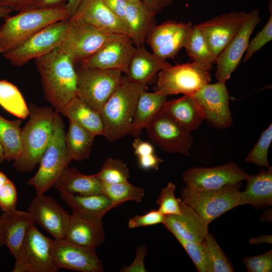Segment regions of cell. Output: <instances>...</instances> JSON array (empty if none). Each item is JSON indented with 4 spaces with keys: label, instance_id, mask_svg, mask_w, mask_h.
Returning <instances> with one entry per match:
<instances>
[{
    "label": "cell",
    "instance_id": "35",
    "mask_svg": "<svg viewBox=\"0 0 272 272\" xmlns=\"http://www.w3.org/2000/svg\"><path fill=\"white\" fill-rule=\"evenodd\" d=\"M184 48L192 62L208 71L216 61L217 57L209 48L203 35L196 25L192 26Z\"/></svg>",
    "mask_w": 272,
    "mask_h": 272
},
{
    "label": "cell",
    "instance_id": "16",
    "mask_svg": "<svg viewBox=\"0 0 272 272\" xmlns=\"http://www.w3.org/2000/svg\"><path fill=\"white\" fill-rule=\"evenodd\" d=\"M192 27L191 22L173 21L155 25L149 32L146 42L158 58L164 60L173 58L186 45Z\"/></svg>",
    "mask_w": 272,
    "mask_h": 272
},
{
    "label": "cell",
    "instance_id": "51",
    "mask_svg": "<svg viewBox=\"0 0 272 272\" xmlns=\"http://www.w3.org/2000/svg\"><path fill=\"white\" fill-rule=\"evenodd\" d=\"M132 146L134 154L138 157L154 153L153 146L149 142L142 140L139 137L135 138Z\"/></svg>",
    "mask_w": 272,
    "mask_h": 272
},
{
    "label": "cell",
    "instance_id": "14",
    "mask_svg": "<svg viewBox=\"0 0 272 272\" xmlns=\"http://www.w3.org/2000/svg\"><path fill=\"white\" fill-rule=\"evenodd\" d=\"M51 257L57 270L65 268L81 272L104 271L96 248L78 245L65 238L53 239Z\"/></svg>",
    "mask_w": 272,
    "mask_h": 272
},
{
    "label": "cell",
    "instance_id": "48",
    "mask_svg": "<svg viewBox=\"0 0 272 272\" xmlns=\"http://www.w3.org/2000/svg\"><path fill=\"white\" fill-rule=\"evenodd\" d=\"M66 2V0H31L21 11L29 9H64Z\"/></svg>",
    "mask_w": 272,
    "mask_h": 272
},
{
    "label": "cell",
    "instance_id": "3",
    "mask_svg": "<svg viewBox=\"0 0 272 272\" xmlns=\"http://www.w3.org/2000/svg\"><path fill=\"white\" fill-rule=\"evenodd\" d=\"M147 90L146 85L135 83L123 77L121 83L102 107L104 137L114 142L129 134L139 96Z\"/></svg>",
    "mask_w": 272,
    "mask_h": 272
},
{
    "label": "cell",
    "instance_id": "47",
    "mask_svg": "<svg viewBox=\"0 0 272 272\" xmlns=\"http://www.w3.org/2000/svg\"><path fill=\"white\" fill-rule=\"evenodd\" d=\"M147 251L145 246H138L133 261L129 265L123 266L119 271L122 272H146L147 270L145 265V258Z\"/></svg>",
    "mask_w": 272,
    "mask_h": 272
},
{
    "label": "cell",
    "instance_id": "43",
    "mask_svg": "<svg viewBox=\"0 0 272 272\" xmlns=\"http://www.w3.org/2000/svg\"><path fill=\"white\" fill-rule=\"evenodd\" d=\"M272 39V13L263 28L249 42L243 61H247L256 51Z\"/></svg>",
    "mask_w": 272,
    "mask_h": 272
},
{
    "label": "cell",
    "instance_id": "8",
    "mask_svg": "<svg viewBox=\"0 0 272 272\" xmlns=\"http://www.w3.org/2000/svg\"><path fill=\"white\" fill-rule=\"evenodd\" d=\"M70 24V19L50 24L2 55L13 65L21 67L30 60L44 56L58 47Z\"/></svg>",
    "mask_w": 272,
    "mask_h": 272
},
{
    "label": "cell",
    "instance_id": "30",
    "mask_svg": "<svg viewBox=\"0 0 272 272\" xmlns=\"http://www.w3.org/2000/svg\"><path fill=\"white\" fill-rule=\"evenodd\" d=\"M166 96L157 92L143 91L140 94L136 105L130 133L138 138L153 117L167 101Z\"/></svg>",
    "mask_w": 272,
    "mask_h": 272
},
{
    "label": "cell",
    "instance_id": "24",
    "mask_svg": "<svg viewBox=\"0 0 272 272\" xmlns=\"http://www.w3.org/2000/svg\"><path fill=\"white\" fill-rule=\"evenodd\" d=\"M34 223L28 212L16 209L3 212L0 216V245L7 247L15 257Z\"/></svg>",
    "mask_w": 272,
    "mask_h": 272
},
{
    "label": "cell",
    "instance_id": "28",
    "mask_svg": "<svg viewBox=\"0 0 272 272\" xmlns=\"http://www.w3.org/2000/svg\"><path fill=\"white\" fill-rule=\"evenodd\" d=\"M59 192L79 195L102 192V182L96 173L85 175L77 168L66 167L53 185Z\"/></svg>",
    "mask_w": 272,
    "mask_h": 272
},
{
    "label": "cell",
    "instance_id": "50",
    "mask_svg": "<svg viewBox=\"0 0 272 272\" xmlns=\"http://www.w3.org/2000/svg\"><path fill=\"white\" fill-rule=\"evenodd\" d=\"M163 162V160L154 153L138 157L139 164L144 170H158L159 165Z\"/></svg>",
    "mask_w": 272,
    "mask_h": 272
},
{
    "label": "cell",
    "instance_id": "1",
    "mask_svg": "<svg viewBox=\"0 0 272 272\" xmlns=\"http://www.w3.org/2000/svg\"><path fill=\"white\" fill-rule=\"evenodd\" d=\"M35 64L40 76L45 99L55 110L60 112L77 96V77L75 63L57 47L35 59Z\"/></svg>",
    "mask_w": 272,
    "mask_h": 272
},
{
    "label": "cell",
    "instance_id": "42",
    "mask_svg": "<svg viewBox=\"0 0 272 272\" xmlns=\"http://www.w3.org/2000/svg\"><path fill=\"white\" fill-rule=\"evenodd\" d=\"M176 186L172 182H169L166 186L161 190L156 201L159 205L158 210L164 215H180V198H176L174 192Z\"/></svg>",
    "mask_w": 272,
    "mask_h": 272
},
{
    "label": "cell",
    "instance_id": "46",
    "mask_svg": "<svg viewBox=\"0 0 272 272\" xmlns=\"http://www.w3.org/2000/svg\"><path fill=\"white\" fill-rule=\"evenodd\" d=\"M17 201L16 186L10 179L0 188V208L3 212L15 209Z\"/></svg>",
    "mask_w": 272,
    "mask_h": 272
},
{
    "label": "cell",
    "instance_id": "19",
    "mask_svg": "<svg viewBox=\"0 0 272 272\" xmlns=\"http://www.w3.org/2000/svg\"><path fill=\"white\" fill-rule=\"evenodd\" d=\"M248 13L233 11L196 25L217 58L239 31Z\"/></svg>",
    "mask_w": 272,
    "mask_h": 272
},
{
    "label": "cell",
    "instance_id": "11",
    "mask_svg": "<svg viewBox=\"0 0 272 272\" xmlns=\"http://www.w3.org/2000/svg\"><path fill=\"white\" fill-rule=\"evenodd\" d=\"M53 239L42 234L35 224L29 227L15 257L13 272H56L51 257Z\"/></svg>",
    "mask_w": 272,
    "mask_h": 272
},
{
    "label": "cell",
    "instance_id": "5",
    "mask_svg": "<svg viewBox=\"0 0 272 272\" xmlns=\"http://www.w3.org/2000/svg\"><path fill=\"white\" fill-rule=\"evenodd\" d=\"M64 124L60 112L55 110L53 129L50 141L39 162L36 174L27 182L36 194L48 191L71 162L65 145Z\"/></svg>",
    "mask_w": 272,
    "mask_h": 272
},
{
    "label": "cell",
    "instance_id": "53",
    "mask_svg": "<svg viewBox=\"0 0 272 272\" xmlns=\"http://www.w3.org/2000/svg\"><path fill=\"white\" fill-rule=\"evenodd\" d=\"M31 0H0V5L19 12L24 8Z\"/></svg>",
    "mask_w": 272,
    "mask_h": 272
},
{
    "label": "cell",
    "instance_id": "27",
    "mask_svg": "<svg viewBox=\"0 0 272 272\" xmlns=\"http://www.w3.org/2000/svg\"><path fill=\"white\" fill-rule=\"evenodd\" d=\"M156 15L141 0L127 3L125 22L135 47L144 45L149 32L156 25Z\"/></svg>",
    "mask_w": 272,
    "mask_h": 272
},
{
    "label": "cell",
    "instance_id": "10",
    "mask_svg": "<svg viewBox=\"0 0 272 272\" xmlns=\"http://www.w3.org/2000/svg\"><path fill=\"white\" fill-rule=\"evenodd\" d=\"M211 80L209 71L195 62L171 65L159 72L155 91L166 96L192 95Z\"/></svg>",
    "mask_w": 272,
    "mask_h": 272
},
{
    "label": "cell",
    "instance_id": "21",
    "mask_svg": "<svg viewBox=\"0 0 272 272\" xmlns=\"http://www.w3.org/2000/svg\"><path fill=\"white\" fill-rule=\"evenodd\" d=\"M70 19L83 22L106 32L131 37L126 24L115 16L102 0H83Z\"/></svg>",
    "mask_w": 272,
    "mask_h": 272
},
{
    "label": "cell",
    "instance_id": "44",
    "mask_svg": "<svg viewBox=\"0 0 272 272\" xmlns=\"http://www.w3.org/2000/svg\"><path fill=\"white\" fill-rule=\"evenodd\" d=\"M249 272H271L272 271V250L243 260Z\"/></svg>",
    "mask_w": 272,
    "mask_h": 272
},
{
    "label": "cell",
    "instance_id": "34",
    "mask_svg": "<svg viewBox=\"0 0 272 272\" xmlns=\"http://www.w3.org/2000/svg\"><path fill=\"white\" fill-rule=\"evenodd\" d=\"M23 119L8 120L0 115V143L5 152L7 161L15 160L22 151V129Z\"/></svg>",
    "mask_w": 272,
    "mask_h": 272
},
{
    "label": "cell",
    "instance_id": "49",
    "mask_svg": "<svg viewBox=\"0 0 272 272\" xmlns=\"http://www.w3.org/2000/svg\"><path fill=\"white\" fill-rule=\"evenodd\" d=\"M107 7L118 18L125 22L126 5L125 0H102Z\"/></svg>",
    "mask_w": 272,
    "mask_h": 272
},
{
    "label": "cell",
    "instance_id": "6",
    "mask_svg": "<svg viewBox=\"0 0 272 272\" xmlns=\"http://www.w3.org/2000/svg\"><path fill=\"white\" fill-rule=\"evenodd\" d=\"M77 96L98 112L121 83L118 70L80 67L76 69Z\"/></svg>",
    "mask_w": 272,
    "mask_h": 272
},
{
    "label": "cell",
    "instance_id": "57",
    "mask_svg": "<svg viewBox=\"0 0 272 272\" xmlns=\"http://www.w3.org/2000/svg\"><path fill=\"white\" fill-rule=\"evenodd\" d=\"M7 176L0 171V188L3 186L9 180Z\"/></svg>",
    "mask_w": 272,
    "mask_h": 272
},
{
    "label": "cell",
    "instance_id": "17",
    "mask_svg": "<svg viewBox=\"0 0 272 272\" xmlns=\"http://www.w3.org/2000/svg\"><path fill=\"white\" fill-rule=\"evenodd\" d=\"M260 21L258 9L249 12L239 31L219 55L216 61L215 75L218 81L226 82L229 79L247 49L251 34Z\"/></svg>",
    "mask_w": 272,
    "mask_h": 272
},
{
    "label": "cell",
    "instance_id": "18",
    "mask_svg": "<svg viewBox=\"0 0 272 272\" xmlns=\"http://www.w3.org/2000/svg\"><path fill=\"white\" fill-rule=\"evenodd\" d=\"M135 48L130 36L120 34L107 42L93 55L80 62V66L118 70L125 74Z\"/></svg>",
    "mask_w": 272,
    "mask_h": 272
},
{
    "label": "cell",
    "instance_id": "12",
    "mask_svg": "<svg viewBox=\"0 0 272 272\" xmlns=\"http://www.w3.org/2000/svg\"><path fill=\"white\" fill-rule=\"evenodd\" d=\"M149 139L163 151L190 156L193 141L191 131L175 121L162 109L145 128Z\"/></svg>",
    "mask_w": 272,
    "mask_h": 272
},
{
    "label": "cell",
    "instance_id": "58",
    "mask_svg": "<svg viewBox=\"0 0 272 272\" xmlns=\"http://www.w3.org/2000/svg\"><path fill=\"white\" fill-rule=\"evenodd\" d=\"M5 161V152L2 145L0 143V164Z\"/></svg>",
    "mask_w": 272,
    "mask_h": 272
},
{
    "label": "cell",
    "instance_id": "13",
    "mask_svg": "<svg viewBox=\"0 0 272 272\" xmlns=\"http://www.w3.org/2000/svg\"><path fill=\"white\" fill-rule=\"evenodd\" d=\"M225 81L210 83L191 95L204 120L218 128L231 126L233 119L229 107V96Z\"/></svg>",
    "mask_w": 272,
    "mask_h": 272
},
{
    "label": "cell",
    "instance_id": "38",
    "mask_svg": "<svg viewBox=\"0 0 272 272\" xmlns=\"http://www.w3.org/2000/svg\"><path fill=\"white\" fill-rule=\"evenodd\" d=\"M96 174L102 183L110 184L125 182L130 177L127 165L123 161L113 158H107Z\"/></svg>",
    "mask_w": 272,
    "mask_h": 272
},
{
    "label": "cell",
    "instance_id": "55",
    "mask_svg": "<svg viewBox=\"0 0 272 272\" xmlns=\"http://www.w3.org/2000/svg\"><path fill=\"white\" fill-rule=\"evenodd\" d=\"M249 243L259 244L260 243H272V236L270 235H262L256 237H253L249 240Z\"/></svg>",
    "mask_w": 272,
    "mask_h": 272
},
{
    "label": "cell",
    "instance_id": "52",
    "mask_svg": "<svg viewBox=\"0 0 272 272\" xmlns=\"http://www.w3.org/2000/svg\"><path fill=\"white\" fill-rule=\"evenodd\" d=\"M143 3L156 14L169 6L173 0H141Z\"/></svg>",
    "mask_w": 272,
    "mask_h": 272
},
{
    "label": "cell",
    "instance_id": "2",
    "mask_svg": "<svg viewBox=\"0 0 272 272\" xmlns=\"http://www.w3.org/2000/svg\"><path fill=\"white\" fill-rule=\"evenodd\" d=\"M29 119L22 129V151L13 166L18 172L32 171L39 163L52 136L55 110L31 104Z\"/></svg>",
    "mask_w": 272,
    "mask_h": 272
},
{
    "label": "cell",
    "instance_id": "36",
    "mask_svg": "<svg viewBox=\"0 0 272 272\" xmlns=\"http://www.w3.org/2000/svg\"><path fill=\"white\" fill-rule=\"evenodd\" d=\"M0 105L18 118L29 115V107L18 88L6 80H0Z\"/></svg>",
    "mask_w": 272,
    "mask_h": 272
},
{
    "label": "cell",
    "instance_id": "4",
    "mask_svg": "<svg viewBox=\"0 0 272 272\" xmlns=\"http://www.w3.org/2000/svg\"><path fill=\"white\" fill-rule=\"evenodd\" d=\"M69 19L64 9L24 10L9 16L0 26V53L15 48L45 27Z\"/></svg>",
    "mask_w": 272,
    "mask_h": 272
},
{
    "label": "cell",
    "instance_id": "54",
    "mask_svg": "<svg viewBox=\"0 0 272 272\" xmlns=\"http://www.w3.org/2000/svg\"><path fill=\"white\" fill-rule=\"evenodd\" d=\"M83 0H66L64 10L70 18H72L76 13Z\"/></svg>",
    "mask_w": 272,
    "mask_h": 272
},
{
    "label": "cell",
    "instance_id": "26",
    "mask_svg": "<svg viewBox=\"0 0 272 272\" xmlns=\"http://www.w3.org/2000/svg\"><path fill=\"white\" fill-rule=\"evenodd\" d=\"M246 180L245 189L240 192L238 206L248 204L256 207L271 206V167L249 175Z\"/></svg>",
    "mask_w": 272,
    "mask_h": 272
},
{
    "label": "cell",
    "instance_id": "59",
    "mask_svg": "<svg viewBox=\"0 0 272 272\" xmlns=\"http://www.w3.org/2000/svg\"><path fill=\"white\" fill-rule=\"evenodd\" d=\"M127 2H134V1H138L140 0H125Z\"/></svg>",
    "mask_w": 272,
    "mask_h": 272
},
{
    "label": "cell",
    "instance_id": "22",
    "mask_svg": "<svg viewBox=\"0 0 272 272\" xmlns=\"http://www.w3.org/2000/svg\"><path fill=\"white\" fill-rule=\"evenodd\" d=\"M181 214L166 215L163 224L175 236L200 243L208 234L209 223L180 198Z\"/></svg>",
    "mask_w": 272,
    "mask_h": 272
},
{
    "label": "cell",
    "instance_id": "33",
    "mask_svg": "<svg viewBox=\"0 0 272 272\" xmlns=\"http://www.w3.org/2000/svg\"><path fill=\"white\" fill-rule=\"evenodd\" d=\"M69 120V129L64 138L68 155L71 160L82 161L87 159L96 136L73 120Z\"/></svg>",
    "mask_w": 272,
    "mask_h": 272
},
{
    "label": "cell",
    "instance_id": "45",
    "mask_svg": "<svg viewBox=\"0 0 272 272\" xmlns=\"http://www.w3.org/2000/svg\"><path fill=\"white\" fill-rule=\"evenodd\" d=\"M164 220L165 215L158 210L153 209L143 215H135L130 218L128 222V226L130 229H133L152 226L163 224Z\"/></svg>",
    "mask_w": 272,
    "mask_h": 272
},
{
    "label": "cell",
    "instance_id": "9",
    "mask_svg": "<svg viewBox=\"0 0 272 272\" xmlns=\"http://www.w3.org/2000/svg\"><path fill=\"white\" fill-rule=\"evenodd\" d=\"M70 20V27L58 47L75 64L91 56L107 42L120 35L80 21Z\"/></svg>",
    "mask_w": 272,
    "mask_h": 272
},
{
    "label": "cell",
    "instance_id": "56",
    "mask_svg": "<svg viewBox=\"0 0 272 272\" xmlns=\"http://www.w3.org/2000/svg\"><path fill=\"white\" fill-rule=\"evenodd\" d=\"M12 12V11L10 9L0 5V26L1 21L2 20H5L10 16Z\"/></svg>",
    "mask_w": 272,
    "mask_h": 272
},
{
    "label": "cell",
    "instance_id": "15",
    "mask_svg": "<svg viewBox=\"0 0 272 272\" xmlns=\"http://www.w3.org/2000/svg\"><path fill=\"white\" fill-rule=\"evenodd\" d=\"M249 175L233 162L212 168H190L182 174L186 187L195 191L216 189L246 180Z\"/></svg>",
    "mask_w": 272,
    "mask_h": 272
},
{
    "label": "cell",
    "instance_id": "39",
    "mask_svg": "<svg viewBox=\"0 0 272 272\" xmlns=\"http://www.w3.org/2000/svg\"><path fill=\"white\" fill-rule=\"evenodd\" d=\"M186 251L198 272H213L208 248L203 241L196 243L175 237Z\"/></svg>",
    "mask_w": 272,
    "mask_h": 272
},
{
    "label": "cell",
    "instance_id": "41",
    "mask_svg": "<svg viewBox=\"0 0 272 272\" xmlns=\"http://www.w3.org/2000/svg\"><path fill=\"white\" fill-rule=\"evenodd\" d=\"M208 248L213 272H233V266L214 236L208 233L204 240Z\"/></svg>",
    "mask_w": 272,
    "mask_h": 272
},
{
    "label": "cell",
    "instance_id": "32",
    "mask_svg": "<svg viewBox=\"0 0 272 272\" xmlns=\"http://www.w3.org/2000/svg\"><path fill=\"white\" fill-rule=\"evenodd\" d=\"M162 109L190 131L197 129L204 120L191 95L167 101Z\"/></svg>",
    "mask_w": 272,
    "mask_h": 272
},
{
    "label": "cell",
    "instance_id": "23",
    "mask_svg": "<svg viewBox=\"0 0 272 272\" xmlns=\"http://www.w3.org/2000/svg\"><path fill=\"white\" fill-rule=\"evenodd\" d=\"M105 238L102 218L88 217L73 212L65 236L67 240L96 248L103 243Z\"/></svg>",
    "mask_w": 272,
    "mask_h": 272
},
{
    "label": "cell",
    "instance_id": "37",
    "mask_svg": "<svg viewBox=\"0 0 272 272\" xmlns=\"http://www.w3.org/2000/svg\"><path fill=\"white\" fill-rule=\"evenodd\" d=\"M102 192L115 207L128 201L141 202L145 194L144 188L134 186L128 181L115 184L102 183Z\"/></svg>",
    "mask_w": 272,
    "mask_h": 272
},
{
    "label": "cell",
    "instance_id": "25",
    "mask_svg": "<svg viewBox=\"0 0 272 272\" xmlns=\"http://www.w3.org/2000/svg\"><path fill=\"white\" fill-rule=\"evenodd\" d=\"M171 65L156 57L147 50L144 45L136 47L125 73L131 82L146 85L155 75Z\"/></svg>",
    "mask_w": 272,
    "mask_h": 272
},
{
    "label": "cell",
    "instance_id": "31",
    "mask_svg": "<svg viewBox=\"0 0 272 272\" xmlns=\"http://www.w3.org/2000/svg\"><path fill=\"white\" fill-rule=\"evenodd\" d=\"M60 113L95 136L104 137V126L100 113L77 96L69 101Z\"/></svg>",
    "mask_w": 272,
    "mask_h": 272
},
{
    "label": "cell",
    "instance_id": "29",
    "mask_svg": "<svg viewBox=\"0 0 272 272\" xmlns=\"http://www.w3.org/2000/svg\"><path fill=\"white\" fill-rule=\"evenodd\" d=\"M60 198L74 212L94 218H102L116 207L104 193L79 195L60 192Z\"/></svg>",
    "mask_w": 272,
    "mask_h": 272
},
{
    "label": "cell",
    "instance_id": "7",
    "mask_svg": "<svg viewBox=\"0 0 272 272\" xmlns=\"http://www.w3.org/2000/svg\"><path fill=\"white\" fill-rule=\"evenodd\" d=\"M240 183L203 191L193 190L184 186L181 189L180 198L210 224L238 206L241 192Z\"/></svg>",
    "mask_w": 272,
    "mask_h": 272
},
{
    "label": "cell",
    "instance_id": "40",
    "mask_svg": "<svg viewBox=\"0 0 272 272\" xmlns=\"http://www.w3.org/2000/svg\"><path fill=\"white\" fill-rule=\"evenodd\" d=\"M272 141V124L269 125L245 159L246 162L257 166L271 167L268 162L267 152Z\"/></svg>",
    "mask_w": 272,
    "mask_h": 272
},
{
    "label": "cell",
    "instance_id": "20",
    "mask_svg": "<svg viewBox=\"0 0 272 272\" xmlns=\"http://www.w3.org/2000/svg\"><path fill=\"white\" fill-rule=\"evenodd\" d=\"M28 210L35 224L55 239L65 238L71 215L55 199L44 193L36 194Z\"/></svg>",
    "mask_w": 272,
    "mask_h": 272
}]
</instances>
